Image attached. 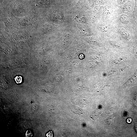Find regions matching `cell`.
Here are the masks:
<instances>
[{"label":"cell","mask_w":137,"mask_h":137,"mask_svg":"<svg viewBox=\"0 0 137 137\" xmlns=\"http://www.w3.org/2000/svg\"><path fill=\"white\" fill-rule=\"evenodd\" d=\"M131 2L128 1L125 4L123 8V12L126 14L128 13L130 10L131 7Z\"/></svg>","instance_id":"1"},{"label":"cell","mask_w":137,"mask_h":137,"mask_svg":"<svg viewBox=\"0 0 137 137\" xmlns=\"http://www.w3.org/2000/svg\"><path fill=\"white\" fill-rule=\"evenodd\" d=\"M102 111L100 109H97L94 110L91 115V118L93 119H95L98 118L101 114Z\"/></svg>","instance_id":"2"},{"label":"cell","mask_w":137,"mask_h":137,"mask_svg":"<svg viewBox=\"0 0 137 137\" xmlns=\"http://www.w3.org/2000/svg\"><path fill=\"white\" fill-rule=\"evenodd\" d=\"M121 34L122 37L126 40L129 41L131 39V35L127 31H122Z\"/></svg>","instance_id":"3"},{"label":"cell","mask_w":137,"mask_h":137,"mask_svg":"<svg viewBox=\"0 0 137 137\" xmlns=\"http://www.w3.org/2000/svg\"><path fill=\"white\" fill-rule=\"evenodd\" d=\"M120 21L124 24H127L128 22V16L125 14H122L119 18Z\"/></svg>","instance_id":"4"},{"label":"cell","mask_w":137,"mask_h":137,"mask_svg":"<svg viewBox=\"0 0 137 137\" xmlns=\"http://www.w3.org/2000/svg\"><path fill=\"white\" fill-rule=\"evenodd\" d=\"M109 43L111 45L115 48L122 49L123 47V46L121 44L118 42L111 41L109 42Z\"/></svg>","instance_id":"5"},{"label":"cell","mask_w":137,"mask_h":137,"mask_svg":"<svg viewBox=\"0 0 137 137\" xmlns=\"http://www.w3.org/2000/svg\"><path fill=\"white\" fill-rule=\"evenodd\" d=\"M135 81V77L133 76L130 78L126 83V85L128 86L132 85L134 83Z\"/></svg>","instance_id":"6"},{"label":"cell","mask_w":137,"mask_h":137,"mask_svg":"<svg viewBox=\"0 0 137 137\" xmlns=\"http://www.w3.org/2000/svg\"><path fill=\"white\" fill-rule=\"evenodd\" d=\"M114 118V117L109 116L105 119V122L109 125H111L113 123Z\"/></svg>","instance_id":"7"},{"label":"cell","mask_w":137,"mask_h":137,"mask_svg":"<svg viewBox=\"0 0 137 137\" xmlns=\"http://www.w3.org/2000/svg\"><path fill=\"white\" fill-rule=\"evenodd\" d=\"M118 73V70H113L110 71L108 73V75L110 76H114L117 75Z\"/></svg>","instance_id":"8"},{"label":"cell","mask_w":137,"mask_h":137,"mask_svg":"<svg viewBox=\"0 0 137 137\" xmlns=\"http://www.w3.org/2000/svg\"><path fill=\"white\" fill-rule=\"evenodd\" d=\"M14 79L17 83H20L22 82V78L21 76H17Z\"/></svg>","instance_id":"9"},{"label":"cell","mask_w":137,"mask_h":137,"mask_svg":"<svg viewBox=\"0 0 137 137\" xmlns=\"http://www.w3.org/2000/svg\"><path fill=\"white\" fill-rule=\"evenodd\" d=\"M109 29V28L108 26L106 25H105L102 27L101 30L103 32H107Z\"/></svg>","instance_id":"10"},{"label":"cell","mask_w":137,"mask_h":137,"mask_svg":"<svg viewBox=\"0 0 137 137\" xmlns=\"http://www.w3.org/2000/svg\"><path fill=\"white\" fill-rule=\"evenodd\" d=\"M32 133L30 130H27L26 133L25 135L26 137H31L32 135Z\"/></svg>","instance_id":"11"},{"label":"cell","mask_w":137,"mask_h":137,"mask_svg":"<svg viewBox=\"0 0 137 137\" xmlns=\"http://www.w3.org/2000/svg\"><path fill=\"white\" fill-rule=\"evenodd\" d=\"M122 60H119L116 59L113 60L112 62V63L114 65H117L120 64L121 62V61Z\"/></svg>","instance_id":"12"},{"label":"cell","mask_w":137,"mask_h":137,"mask_svg":"<svg viewBox=\"0 0 137 137\" xmlns=\"http://www.w3.org/2000/svg\"><path fill=\"white\" fill-rule=\"evenodd\" d=\"M53 135L52 131H49L46 134V136L47 137H52Z\"/></svg>","instance_id":"13"},{"label":"cell","mask_w":137,"mask_h":137,"mask_svg":"<svg viewBox=\"0 0 137 137\" xmlns=\"http://www.w3.org/2000/svg\"><path fill=\"white\" fill-rule=\"evenodd\" d=\"M132 121V119L131 118L129 117L127 119V122L128 123H130Z\"/></svg>","instance_id":"14"},{"label":"cell","mask_w":137,"mask_h":137,"mask_svg":"<svg viewBox=\"0 0 137 137\" xmlns=\"http://www.w3.org/2000/svg\"><path fill=\"white\" fill-rule=\"evenodd\" d=\"M127 0H119V2L121 4H123L125 3Z\"/></svg>","instance_id":"15"},{"label":"cell","mask_w":137,"mask_h":137,"mask_svg":"<svg viewBox=\"0 0 137 137\" xmlns=\"http://www.w3.org/2000/svg\"><path fill=\"white\" fill-rule=\"evenodd\" d=\"M133 52L134 55L137 57V50L136 49H134Z\"/></svg>","instance_id":"16"}]
</instances>
